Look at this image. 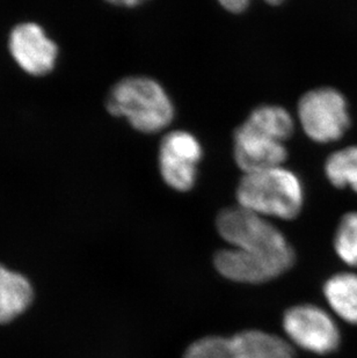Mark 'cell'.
Segmentation results:
<instances>
[{"instance_id":"cell-2","label":"cell","mask_w":357,"mask_h":358,"mask_svg":"<svg viewBox=\"0 0 357 358\" xmlns=\"http://www.w3.org/2000/svg\"><path fill=\"white\" fill-rule=\"evenodd\" d=\"M237 199L240 206L261 216L293 220L303 206V183L282 166L247 173L237 188Z\"/></svg>"},{"instance_id":"cell-19","label":"cell","mask_w":357,"mask_h":358,"mask_svg":"<svg viewBox=\"0 0 357 358\" xmlns=\"http://www.w3.org/2000/svg\"><path fill=\"white\" fill-rule=\"evenodd\" d=\"M267 3H270V5H274V6H277V5H281V3H284V0H266Z\"/></svg>"},{"instance_id":"cell-18","label":"cell","mask_w":357,"mask_h":358,"mask_svg":"<svg viewBox=\"0 0 357 358\" xmlns=\"http://www.w3.org/2000/svg\"><path fill=\"white\" fill-rule=\"evenodd\" d=\"M107 3L120 7H136L142 5L146 0H106Z\"/></svg>"},{"instance_id":"cell-12","label":"cell","mask_w":357,"mask_h":358,"mask_svg":"<svg viewBox=\"0 0 357 358\" xmlns=\"http://www.w3.org/2000/svg\"><path fill=\"white\" fill-rule=\"evenodd\" d=\"M323 294L330 308L340 318L357 324V275L337 274L327 280Z\"/></svg>"},{"instance_id":"cell-17","label":"cell","mask_w":357,"mask_h":358,"mask_svg":"<svg viewBox=\"0 0 357 358\" xmlns=\"http://www.w3.org/2000/svg\"><path fill=\"white\" fill-rule=\"evenodd\" d=\"M218 3L230 13L240 14L248 8L251 0H218Z\"/></svg>"},{"instance_id":"cell-4","label":"cell","mask_w":357,"mask_h":358,"mask_svg":"<svg viewBox=\"0 0 357 358\" xmlns=\"http://www.w3.org/2000/svg\"><path fill=\"white\" fill-rule=\"evenodd\" d=\"M298 117L304 132L314 142H337L351 123L347 100L335 88L309 91L298 102Z\"/></svg>"},{"instance_id":"cell-10","label":"cell","mask_w":357,"mask_h":358,"mask_svg":"<svg viewBox=\"0 0 357 358\" xmlns=\"http://www.w3.org/2000/svg\"><path fill=\"white\" fill-rule=\"evenodd\" d=\"M33 287L24 275L0 264V324L22 315L33 301Z\"/></svg>"},{"instance_id":"cell-1","label":"cell","mask_w":357,"mask_h":358,"mask_svg":"<svg viewBox=\"0 0 357 358\" xmlns=\"http://www.w3.org/2000/svg\"><path fill=\"white\" fill-rule=\"evenodd\" d=\"M107 110L123 117L137 131L155 134L172 123L176 108L165 88L155 79L132 76L118 81L107 96Z\"/></svg>"},{"instance_id":"cell-6","label":"cell","mask_w":357,"mask_h":358,"mask_svg":"<svg viewBox=\"0 0 357 358\" xmlns=\"http://www.w3.org/2000/svg\"><path fill=\"white\" fill-rule=\"evenodd\" d=\"M295 261L293 248L281 253H259L239 248L220 250L216 269L224 278L240 283H262L284 274Z\"/></svg>"},{"instance_id":"cell-7","label":"cell","mask_w":357,"mask_h":358,"mask_svg":"<svg viewBox=\"0 0 357 358\" xmlns=\"http://www.w3.org/2000/svg\"><path fill=\"white\" fill-rule=\"evenodd\" d=\"M288 338L307 352L328 354L337 348L340 333L333 319L314 305H297L284 313Z\"/></svg>"},{"instance_id":"cell-16","label":"cell","mask_w":357,"mask_h":358,"mask_svg":"<svg viewBox=\"0 0 357 358\" xmlns=\"http://www.w3.org/2000/svg\"><path fill=\"white\" fill-rule=\"evenodd\" d=\"M183 358H233L231 338L206 336L189 345Z\"/></svg>"},{"instance_id":"cell-11","label":"cell","mask_w":357,"mask_h":358,"mask_svg":"<svg viewBox=\"0 0 357 358\" xmlns=\"http://www.w3.org/2000/svg\"><path fill=\"white\" fill-rule=\"evenodd\" d=\"M233 358H295L288 342L266 331H246L231 338Z\"/></svg>"},{"instance_id":"cell-3","label":"cell","mask_w":357,"mask_h":358,"mask_svg":"<svg viewBox=\"0 0 357 358\" xmlns=\"http://www.w3.org/2000/svg\"><path fill=\"white\" fill-rule=\"evenodd\" d=\"M216 225L220 237L233 248L259 253H281L291 250L277 227L259 213L243 206L220 211Z\"/></svg>"},{"instance_id":"cell-15","label":"cell","mask_w":357,"mask_h":358,"mask_svg":"<svg viewBox=\"0 0 357 358\" xmlns=\"http://www.w3.org/2000/svg\"><path fill=\"white\" fill-rule=\"evenodd\" d=\"M334 246L341 260L357 266V213L344 215L337 227Z\"/></svg>"},{"instance_id":"cell-14","label":"cell","mask_w":357,"mask_h":358,"mask_svg":"<svg viewBox=\"0 0 357 358\" xmlns=\"http://www.w3.org/2000/svg\"><path fill=\"white\" fill-rule=\"evenodd\" d=\"M325 173L333 186L349 187L357 193V146L332 153L325 164Z\"/></svg>"},{"instance_id":"cell-9","label":"cell","mask_w":357,"mask_h":358,"mask_svg":"<svg viewBox=\"0 0 357 358\" xmlns=\"http://www.w3.org/2000/svg\"><path fill=\"white\" fill-rule=\"evenodd\" d=\"M233 143L234 160L245 174L280 167L288 158L284 142L256 131L245 122L234 130Z\"/></svg>"},{"instance_id":"cell-8","label":"cell","mask_w":357,"mask_h":358,"mask_svg":"<svg viewBox=\"0 0 357 358\" xmlns=\"http://www.w3.org/2000/svg\"><path fill=\"white\" fill-rule=\"evenodd\" d=\"M8 48L15 63L28 75H48L57 61V44L34 22L15 26L10 35Z\"/></svg>"},{"instance_id":"cell-13","label":"cell","mask_w":357,"mask_h":358,"mask_svg":"<svg viewBox=\"0 0 357 358\" xmlns=\"http://www.w3.org/2000/svg\"><path fill=\"white\" fill-rule=\"evenodd\" d=\"M245 123L256 131L284 143L291 137L295 129L290 113L275 105H262L253 109Z\"/></svg>"},{"instance_id":"cell-5","label":"cell","mask_w":357,"mask_h":358,"mask_svg":"<svg viewBox=\"0 0 357 358\" xmlns=\"http://www.w3.org/2000/svg\"><path fill=\"white\" fill-rule=\"evenodd\" d=\"M203 148L190 132H169L159 146V169L164 182L176 192H188L195 186Z\"/></svg>"}]
</instances>
